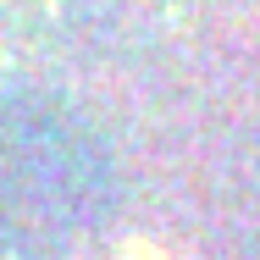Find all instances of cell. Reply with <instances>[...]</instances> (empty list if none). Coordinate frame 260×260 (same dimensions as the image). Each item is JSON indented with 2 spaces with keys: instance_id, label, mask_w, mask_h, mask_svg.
Listing matches in <instances>:
<instances>
[{
  "instance_id": "6da1fadb",
  "label": "cell",
  "mask_w": 260,
  "mask_h": 260,
  "mask_svg": "<svg viewBox=\"0 0 260 260\" xmlns=\"http://www.w3.org/2000/svg\"><path fill=\"white\" fill-rule=\"evenodd\" d=\"M94 200V160L45 116H0V260H55Z\"/></svg>"
}]
</instances>
